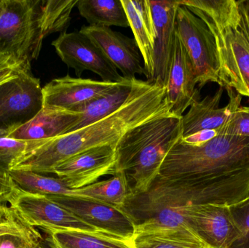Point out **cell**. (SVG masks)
<instances>
[{"instance_id": "6da1fadb", "label": "cell", "mask_w": 249, "mask_h": 248, "mask_svg": "<svg viewBox=\"0 0 249 248\" xmlns=\"http://www.w3.org/2000/svg\"><path fill=\"white\" fill-rule=\"evenodd\" d=\"M163 179L188 182L200 205L230 206L249 196V137L218 135L200 146L182 137L164 160Z\"/></svg>"}, {"instance_id": "7a4b0ae2", "label": "cell", "mask_w": 249, "mask_h": 248, "mask_svg": "<svg viewBox=\"0 0 249 248\" xmlns=\"http://www.w3.org/2000/svg\"><path fill=\"white\" fill-rule=\"evenodd\" d=\"M169 113L165 87L135 78L130 96L118 110L91 125L45 141L13 170L53 173L57 165L70 157L93 147L117 146L130 130Z\"/></svg>"}, {"instance_id": "3957f363", "label": "cell", "mask_w": 249, "mask_h": 248, "mask_svg": "<svg viewBox=\"0 0 249 248\" xmlns=\"http://www.w3.org/2000/svg\"><path fill=\"white\" fill-rule=\"evenodd\" d=\"M182 135V116L172 113L157 116L126 132L116 146L115 173L123 172L125 176L128 197L147 191L167 154Z\"/></svg>"}, {"instance_id": "277c9868", "label": "cell", "mask_w": 249, "mask_h": 248, "mask_svg": "<svg viewBox=\"0 0 249 248\" xmlns=\"http://www.w3.org/2000/svg\"><path fill=\"white\" fill-rule=\"evenodd\" d=\"M203 20L214 37L223 88L249 99V42L239 26L235 0H178Z\"/></svg>"}, {"instance_id": "5b68a950", "label": "cell", "mask_w": 249, "mask_h": 248, "mask_svg": "<svg viewBox=\"0 0 249 248\" xmlns=\"http://www.w3.org/2000/svg\"><path fill=\"white\" fill-rule=\"evenodd\" d=\"M36 0H4L0 17V54L30 66L42 48Z\"/></svg>"}, {"instance_id": "8992f818", "label": "cell", "mask_w": 249, "mask_h": 248, "mask_svg": "<svg viewBox=\"0 0 249 248\" xmlns=\"http://www.w3.org/2000/svg\"><path fill=\"white\" fill-rule=\"evenodd\" d=\"M176 32L191 60L199 90L209 83H217L221 87L220 67L214 37L203 20L179 3Z\"/></svg>"}, {"instance_id": "52a82bcc", "label": "cell", "mask_w": 249, "mask_h": 248, "mask_svg": "<svg viewBox=\"0 0 249 248\" xmlns=\"http://www.w3.org/2000/svg\"><path fill=\"white\" fill-rule=\"evenodd\" d=\"M43 108L40 81L23 70L0 83V131L10 132L27 123Z\"/></svg>"}, {"instance_id": "ba28073f", "label": "cell", "mask_w": 249, "mask_h": 248, "mask_svg": "<svg viewBox=\"0 0 249 248\" xmlns=\"http://www.w3.org/2000/svg\"><path fill=\"white\" fill-rule=\"evenodd\" d=\"M6 201L29 226L35 228L99 232L48 197L27 193L14 186Z\"/></svg>"}, {"instance_id": "9c48e42d", "label": "cell", "mask_w": 249, "mask_h": 248, "mask_svg": "<svg viewBox=\"0 0 249 248\" xmlns=\"http://www.w3.org/2000/svg\"><path fill=\"white\" fill-rule=\"evenodd\" d=\"M52 45L61 61L73 68L79 77L84 71H90L104 82L121 83L126 79L103 51L80 32L61 33Z\"/></svg>"}, {"instance_id": "30bf717a", "label": "cell", "mask_w": 249, "mask_h": 248, "mask_svg": "<svg viewBox=\"0 0 249 248\" xmlns=\"http://www.w3.org/2000/svg\"><path fill=\"white\" fill-rule=\"evenodd\" d=\"M46 197V196H45ZM99 232L132 241L136 229L123 210L99 201L70 195L48 196Z\"/></svg>"}, {"instance_id": "8fae6325", "label": "cell", "mask_w": 249, "mask_h": 248, "mask_svg": "<svg viewBox=\"0 0 249 248\" xmlns=\"http://www.w3.org/2000/svg\"><path fill=\"white\" fill-rule=\"evenodd\" d=\"M186 224L207 248H230L240 237L229 207L192 205L184 209Z\"/></svg>"}, {"instance_id": "7c38bea8", "label": "cell", "mask_w": 249, "mask_h": 248, "mask_svg": "<svg viewBox=\"0 0 249 248\" xmlns=\"http://www.w3.org/2000/svg\"><path fill=\"white\" fill-rule=\"evenodd\" d=\"M116 146L93 147L60 163L53 174L70 189H78L96 183L99 178L115 174Z\"/></svg>"}, {"instance_id": "4fadbf2b", "label": "cell", "mask_w": 249, "mask_h": 248, "mask_svg": "<svg viewBox=\"0 0 249 248\" xmlns=\"http://www.w3.org/2000/svg\"><path fill=\"white\" fill-rule=\"evenodd\" d=\"M121 83L73 78L69 75L54 79L42 87L43 106L74 112L107 94Z\"/></svg>"}, {"instance_id": "5bb4252c", "label": "cell", "mask_w": 249, "mask_h": 248, "mask_svg": "<svg viewBox=\"0 0 249 248\" xmlns=\"http://www.w3.org/2000/svg\"><path fill=\"white\" fill-rule=\"evenodd\" d=\"M196 74L191 60L175 32L174 50L165 83V97L171 112L182 116L193 102L200 100V90L196 88Z\"/></svg>"}, {"instance_id": "9a60e30c", "label": "cell", "mask_w": 249, "mask_h": 248, "mask_svg": "<svg viewBox=\"0 0 249 248\" xmlns=\"http://www.w3.org/2000/svg\"><path fill=\"white\" fill-rule=\"evenodd\" d=\"M80 32L103 51L124 78H135L136 74L146 77L143 59L134 39L103 26H84Z\"/></svg>"}, {"instance_id": "2e32d148", "label": "cell", "mask_w": 249, "mask_h": 248, "mask_svg": "<svg viewBox=\"0 0 249 248\" xmlns=\"http://www.w3.org/2000/svg\"><path fill=\"white\" fill-rule=\"evenodd\" d=\"M155 30L153 74L149 83L165 87L174 50L178 1L149 0Z\"/></svg>"}, {"instance_id": "e0dca14e", "label": "cell", "mask_w": 249, "mask_h": 248, "mask_svg": "<svg viewBox=\"0 0 249 248\" xmlns=\"http://www.w3.org/2000/svg\"><path fill=\"white\" fill-rule=\"evenodd\" d=\"M229 103L219 108L223 87H219L213 96H207L192 103L186 115L182 116V138H187L199 131L219 130L229 120L232 114L241 105L242 96L233 89L226 87Z\"/></svg>"}, {"instance_id": "ac0fdd59", "label": "cell", "mask_w": 249, "mask_h": 248, "mask_svg": "<svg viewBox=\"0 0 249 248\" xmlns=\"http://www.w3.org/2000/svg\"><path fill=\"white\" fill-rule=\"evenodd\" d=\"M80 116V112L43 106L35 117L8 136L23 141H48L70 133Z\"/></svg>"}, {"instance_id": "d6986e66", "label": "cell", "mask_w": 249, "mask_h": 248, "mask_svg": "<svg viewBox=\"0 0 249 248\" xmlns=\"http://www.w3.org/2000/svg\"><path fill=\"white\" fill-rule=\"evenodd\" d=\"M121 2L149 81L153 74L155 30L149 0H121Z\"/></svg>"}, {"instance_id": "ffe728a7", "label": "cell", "mask_w": 249, "mask_h": 248, "mask_svg": "<svg viewBox=\"0 0 249 248\" xmlns=\"http://www.w3.org/2000/svg\"><path fill=\"white\" fill-rule=\"evenodd\" d=\"M47 248H135L132 241L83 230H43Z\"/></svg>"}, {"instance_id": "44dd1931", "label": "cell", "mask_w": 249, "mask_h": 248, "mask_svg": "<svg viewBox=\"0 0 249 248\" xmlns=\"http://www.w3.org/2000/svg\"><path fill=\"white\" fill-rule=\"evenodd\" d=\"M135 78L125 79L107 94L75 109L74 112H80L81 116L71 132L98 122L118 110L130 96Z\"/></svg>"}, {"instance_id": "7402d4cb", "label": "cell", "mask_w": 249, "mask_h": 248, "mask_svg": "<svg viewBox=\"0 0 249 248\" xmlns=\"http://www.w3.org/2000/svg\"><path fill=\"white\" fill-rule=\"evenodd\" d=\"M78 0H36L38 27L41 42L51 33L67 32L73 9Z\"/></svg>"}, {"instance_id": "603a6c76", "label": "cell", "mask_w": 249, "mask_h": 248, "mask_svg": "<svg viewBox=\"0 0 249 248\" xmlns=\"http://www.w3.org/2000/svg\"><path fill=\"white\" fill-rule=\"evenodd\" d=\"M77 7L89 26L129 27L121 0H78Z\"/></svg>"}, {"instance_id": "cb8c5ba5", "label": "cell", "mask_w": 249, "mask_h": 248, "mask_svg": "<svg viewBox=\"0 0 249 248\" xmlns=\"http://www.w3.org/2000/svg\"><path fill=\"white\" fill-rule=\"evenodd\" d=\"M135 248H207L189 227L136 233Z\"/></svg>"}, {"instance_id": "d4e9b609", "label": "cell", "mask_w": 249, "mask_h": 248, "mask_svg": "<svg viewBox=\"0 0 249 248\" xmlns=\"http://www.w3.org/2000/svg\"><path fill=\"white\" fill-rule=\"evenodd\" d=\"M128 195L125 176L123 172H117L113 177L107 180L96 182L81 189H73L70 196L93 199L123 210Z\"/></svg>"}, {"instance_id": "484cf974", "label": "cell", "mask_w": 249, "mask_h": 248, "mask_svg": "<svg viewBox=\"0 0 249 248\" xmlns=\"http://www.w3.org/2000/svg\"><path fill=\"white\" fill-rule=\"evenodd\" d=\"M14 186L23 192L43 196L71 195L70 189L60 178L50 177L35 172L11 170L7 173Z\"/></svg>"}, {"instance_id": "4316f807", "label": "cell", "mask_w": 249, "mask_h": 248, "mask_svg": "<svg viewBox=\"0 0 249 248\" xmlns=\"http://www.w3.org/2000/svg\"><path fill=\"white\" fill-rule=\"evenodd\" d=\"M10 132L0 131V173L13 170L29 153L46 141H23L9 137Z\"/></svg>"}, {"instance_id": "83f0119b", "label": "cell", "mask_w": 249, "mask_h": 248, "mask_svg": "<svg viewBox=\"0 0 249 248\" xmlns=\"http://www.w3.org/2000/svg\"><path fill=\"white\" fill-rule=\"evenodd\" d=\"M229 211L240 237L230 248H249V196L230 205Z\"/></svg>"}, {"instance_id": "f1b7e54d", "label": "cell", "mask_w": 249, "mask_h": 248, "mask_svg": "<svg viewBox=\"0 0 249 248\" xmlns=\"http://www.w3.org/2000/svg\"><path fill=\"white\" fill-rule=\"evenodd\" d=\"M42 237L35 228L0 235V248H36Z\"/></svg>"}, {"instance_id": "f546056e", "label": "cell", "mask_w": 249, "mask_h": 248, "mask_svg": "<svg viewBox=\"0 0 249 248\" xmlns=\"http://www.w3.org/2000/svg\"><path fill=\"white\" fill-rule=\"evenodd\" d=\"M217 132L218 135L249 137V106L238 108Z\"/></svg>"}, {"instance_id": "4dcf8cb0", "label": "cell", "mask_w": 249, "mask_h": 248, "mask_svg": "<svg viewBox=\"0 0 249 248\" xmlns=\"http://www.w3.org/2000/svg\"><path fill=\"white\" fill-rule=\"evenodd\" d=\"M31 67L16 60L11 55L0 54V83L17 76L23 70H30Z\"/></svg>"}, {"instance_id": "1f68e13d", "label": "cell", "mask_w": 249, "mask_h": 248, "mask_svg": "<svg viewBox=\"0 0 249 248\" xmlns=\"http://www.w3.org/2000/svg\"><path fill=\"white\" fill-rule=\"evenodd\" d=\"M217 135L216 130H205L196 132L187 138H182V140L186 144L190 145L200 146L209 142Z\"/></svg>"}, {"instance_id": "d6a6232c", "label": "cell", "mask_w": 249, "mask_h": 248, "mask_svg": "<svg viewBox=\"0 0 249 248\" xmlns=\"http://www.w3.org/2000/svg\"><path fill=\"white\" fill-rule=\"evenodd\" d=\"M237 2L241 14L239 26L249 42V0H238Z\"/></svg>"}, {"instance_id": "836d02e7", "label": "cell", "mask_w": 249, "mask_h": 248, "mask_svg": "<svg viewBox=\"0 0 249 248\" xmlns=\"http://www.w3.org/2000/svg\"><path fill=\"white\" fill-rule=\"evenodd\" d=\"M14 184L7 173H0V202L6 201L7 196L11 193Z\"/></svg>"}, {"instance_id": "e575fe53", "label": "cell", "mask_w": 249, "mask_h": 248, "mask_svg": "<svg viewBox=\"0 0 249 248\" xmlns=\"http://www.w3.org/2000/svg\"><path fill=\"white\" fill-rule=\"evenodd\" d=\"M4 0H0V17H1V13L3 12V9H4Z\"/></svg>"}, {"instance_id": "d590c367", "label": "cell", "mask_w": 249, "mask_h": 248, "mask_svg": "<svg viewBox=\"0 0 249 248\" xmlns=\"http://www.w3.org/2000/svg\"><path fill=\"white\" fill-rule=\"evenodd\" d=\"M36 248H44V247L42 246V245H39V246H38V247Z\"/></svg>"}]
</instances>
